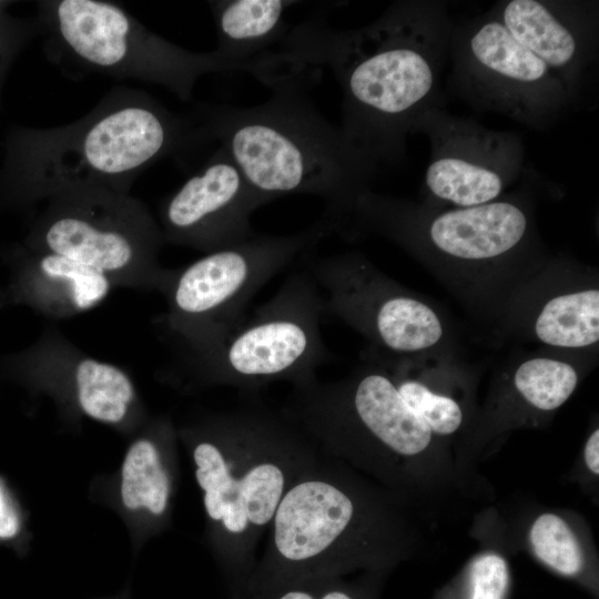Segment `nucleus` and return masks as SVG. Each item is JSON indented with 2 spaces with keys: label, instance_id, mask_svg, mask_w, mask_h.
Returning <instances> with one entry per match:
<instances>
[{
  "label": "nucleus",
  "instance_id": "6",
  "mask_svg": "<svg viewBox=\"0 0 599 599\" xmlns=\"http://www.w3.org/2000/svg\"><path fill=\"white\" fill-rule=\"evenodd\" d=\"M37 8L34 22L44 35V52L68 72L158 84L184 102L206 73L245 71L261 82L267 74L264 62H235L215 50L199 53L176 45L114 2L43 0Z\"/></svg>",
  "mask_w": 599,
  "mask_h": 599
},
{
  "label": "nucleus",
  "instance_id": "3",
  "mask_svg": "<svg viewBox=\"0 0 599 599\" xmlns=\"http://www.w3.org/2000/svg\"><path fill=\"white\" fill-rule=\"evenodd\" d=\"M321 456L281 409L256 402L219 415L199 434L195 478L232 599H243L284 495Z\"/></svg>",
  "mask_w": 599,
  "mask_h": 599
},
{
  "label": "nucleus",
  "instance_id": "24",
  "mask_svg": "<svg viewBox=\"0 0 599 599\" xmlns=\"http://www.w3.org/2000/svg\"><path fill=\"white\" fill-rule=\"evenodd\" d=\"M396 385L407 405L432 434L450 435L460 427L463 412L453 398L433 393L417 380L402 379Z\"/></svg>",
  "mask_w": 599,
  "mask_h": 599
},
{
  "label": "nucleus",
  "instance_id": "2",
  "mask_svg": "<svg viewBox=\"0 0 599 599\" xmlns=\"http://www.w3.org/2000/svg\"><path fill=\"white\" fill-rule=\"evenodd\" d=\"M202 125L143 91L118 87L84 116L55 128H12L0 189L21 199L100 187L125 194L158 161L206 140Z\"/></svg>",
  "mask_w": 599,
  "mask_h": 599
},
{
  "label": "nucleus",
  "instance_id": "15",
  "mask_svg": "<svg viewBox=\"0 0 599 599\" xmlns=\"http://www.w3.org/2000/svg\"><path fill=\"white\" fill-rule=\"evenodd\" d=\"M262 206L256 193L223 148L166 201L163 223L169 240L207 253L252 236V213Z\"/></svg>",
  "mask_w": 599,
  "mask_h": 599
},
{
  "label": "nucleus",
  "instance_id": "10",
  "mask_svg": "<svg viewBox=\"0 0 599 599\" xmlns=\"http://www.w3.org/2000/svg\"><path fill=\"white\" fill-rule=\"evenodd\" d=\"M352 217L407 246H428L466 262L495 260L516 251L530 229L527 207L517 200L498 199L435 213L370 190L358 195Z\"/></svg>",
  "mask_w": 599,
  "mask_h": 599
},
{
  "label": "nucleus",
  "instance_id": "9",
  "mask_svg": "<svg viewBox=\"0 0 599 599\" xmlns=\"http://www.w3.org/2000/svg\"><path fill=\"white\" fill-rule=\"evenodd\" d=\"M450 87L473 108L544 131L577 109L558 78L517 42L493 8L454 22Z\"/></svg>",
  "mask_w": 599,
  "mask_h": 599
},
{
  "label": "nucleus",
  "instance_id": "21",
  "mask_svg": "<svg viewBox=\"0 0 599 599\" xmlns=\"http://www.w3.org/2000/svg\"><path fill=\"white\" fill-rule=\"evenodd\" d=\"M529 539L536 557L555 572L580 578L585 559L580 546L567 522L556 514L546 512L534 521Z\"/></svg>",
  "mask_w": 599,
  "mask_h": 599
},
{
  "label": "nucleus",
  "instance_id": "12",
  "mask_svg": "<svg viewBox=\"0 0 599 599\" xmlns=\"http://www.w3.org/2000/svg\"><path fill=\"white\" fill-rule=\"evenodd\" d=\"M304 266L321 290L324 314L352 324L388 351L414 353L440 341L443 324L435 311L382 280L359 255L309 257Z\"/></svg>",
  "mask_w": 599,
  "mask_h": 599
},
{
  "label": "nucleus",
  "instance_id": "20",
  "mask_svg": "<svg viewBox=\"0 0 599 599\" xmlns=\"http://www.w3.org/2000/svg\"><path fill=\"white\" fill-rule=\"evenodd\" d=\"M514 384L521 397L540 410L560 407L575 392L578 374L569 363L537 357L521 363Z\"/></svg>",
  "mask_w": 599,
  "mask_h": 599
},
{
  "label": "nucleus",
  "instance_id": "7",
  "mask_svg": "<svg viewBox=\"0 0 599 599\" xmlns=\"http://www.w3.org/2000/svg\"><path fill=\"white\" fill-rule=\"evenodd\" d=\"M323 315L318 286L305 270L293 272L207 355L211 379L243 392L276 382L294 387L314 380L317 369L329 359L321 332Z\"/></svg>",
  "mask_w": 599,
  "mask_h": 599
},
{
  "label": "nucleus",
  "instance_id": "28",
  "mask_svg": "<svg viewBox=\"0 0 599 599\" xmlns=\"http://www.w3.org/2000/svg\"><path fill=\"white\" fill-rule=\"evenodd\" d=\"M585 461L590 471L599 474V430L596 429L589 436L585 445Z\"/></svg>",
  "mask_w": 599,
  "mask_h": 599
},
{
  "label": "nucleus",
  "instance_id": "22",
  "mask_svg": "<svg viewBox=\"0 0 599 599\" xmlns=\"http://www.w3.org/2000/svg\"><path fill=\"white\" fill-rule=\"evenodd\" d=\"M43 276L62 290L71 306L85 311L99 304L109 293L105 273L64 256L48 253L39 262Z\"/></svg>",
  "mask_w": 599,
  "mask_h": 599
},
{
  "label": "nucleus",
  "instance_id": "27",
  "mask_svg": "<svg viewBox=\"0 0 599 599\" xmlns=\"http://www.w3.org/2000/svg\"><path fill=\"white\" fill-rule=\"evenodd\" d=\"M19 529V520L13 509L6 501L0 487V538H11Z\"/></svg>",
  "mask_w": 599,
  "mask_h": 599
},
{
  "label": "nucleus",
  "instance_id": "14",
  "mask_svg": "<svg viewBox=\"0 0 599 599\" xmlns=\"http://www.w3.org/2000/svg\"><path fill=\"white\" fill-rule=\"evenodd\" d=\"M512 38L558 78L576 108L598 84L599 2L502 0L491 7Z\"/></svg>",
  "mask_w": 599,
  "mask_h": 599
},
{
  "label": "nucleus",
  "instance_id": "17",
  "mask_svg": "<svg viewBox=\"0 0 599 599\" xmlns=\"http://www.w3.org/2000/svg\"><path fill=\"white\" fill-rule=\"evenodd\" d=\"M535 333L545 344L580 348L599 339V291L582 290L549 300L538 314Z\"/></svg>",
  "mask_w": 599,
  "mask_h": 599
},
{
  "label": "nucleus",
  "instance_id": "16",
  "mask_svg": "<svg viewBox=\"0 0 599 599\" xmlns=\"http://www.w3.org/2000/svg\"><path fill=\"white\" fill-rule=\"evenodd\" d=\"M290 0L209 1L215 30L216 49L224 58L242 63H261L272 58L270 49L281 44L288 32Z\"/></svg>",
  "mask_w": 599,
  "mask_h": 599
},
{
  "label": "nucleus",
  "instance_id": "5",
  "mask_svg": "<svg viewBox=\"0 0 599 599\" xmlns=\"http://www.w3.org/2000/svg\"><path fill=\"white\" fill-rule=\"evenodd\" d=\"M387 514L342 460L322 453L281 500L243 599L291 580L383 567L394 554Z\"/></svg>",
  "mask_w": 599,
  "mask_h": 599
},
{
  "label": "nucleus",
  "instance_id": "23",
  "mask_svg": "<svg viewBox=\"0 0 599 599\" xmlns=\"http://www.w3.org/2000/svg\"><path fill=\"white\" fill-rule=\"evenodd\" d=\"M244 599H374V591L344 577H313L278 583Z\"/></svg>",
  "mask_w": 599,
  "mask_h": 599
},
{
  "label": "nucleus",
  "instance_id": "4",
  "mask_svg": "<svg viewBox=\"0 0 599 599\" xmlns=\"http://www.w3.org/2000/svg\"><path fill=\"white\" fill-rule=\"evenodd\" d=\"M307 75H282L270 87V98L255 106H202L200 120L262 205L290 194L315 195L326 202L324 216L337 230L378 171L315 109L305 92Z\"/></svg>",
  "mask_w": 599,
  "mask_h": 599
},
{
  "label": "nucleus",
  "instance_id": "19",
  "mask_svg": "<svg viewBox=\"0 0 599 599\" xmlns=\"http://www.w3.org/2000/svg\"><path fill=\"white\" fill-rule=\"evenodd\" d=\"M78 398L90 417L108 423L120 422L133 396L129 377L118 367L95 359L77 366Z\"/></svg>",
  "mask_w": 599,
  "mask_h": 599
},
{
  "label": "nucleus",
  "instance_id": "8",
  "mask_svg": "<svg viewBox=\"0 0 599 599\" xmlns=\"http://www.w3.org/2000/svg\"><path fill=\"white\" fill-rule=\"evenodd\" d=\"M335 231L324 215L287 235H254L189 265L173 286L172 307L179 326L211 354L244 322L253 296L321 240Z\"/></svg>",
  "mask_w": 599,
  "mask_h": 599
},
{
  "label": "nucleus",
  "instance_id": "25",
  "mask_svg": "<svg viewBox=\"0 0 599 599\" xmlns=\"http://www.w3.org/2000/svg\"><path fill=\"white\" fill-rule=\"evenodd\" d=\"M510 575L507 561L498 554L475 557L455 599H506Z\"/></svg>",
  "mask_w": 599,
  "mask_h": 599
},
{
  "label": "nucleus",
  "instance_id": "11",
  "mask_svg": "<svg viewBox=\"0 0 599 599\" xmlns=\"http://www.w3.org/2000/svg\"><path fill=\"white\" fill-rule=\"evenodd\" d=\"M413 133L429 141L424 190L432 204L469 207L496 201L525 172L519 134L491 130L440 105L426 109Z\"/></svg>",
  "mask_w": 599,
  "mask_h": 599
},
{
  "label": "nucleus",
  "instance_id": "29",
  "mask_svg": "<svg viewBox=\"0 0 599 599\" xmlns=\"http://www.w3.org/2000/svg\"><path fill=\"white\" fill-rule=\"evenodd\" d=\"M11 3V1L0 0V14L8 12L7 9Z\"/></svg>",
  "mask_w": 599,
  "mask_h": 599
},
{
  "label": "nucleus",
  "instance_id": "18",
  "mask_svg": "<svg viewBox=\"0 0 599 599\" xmlns=\"http://www.w3.org/2000/svg\"><path fill=\"white\" fill-rule=\"evenodd\" d=\"M121 496L129 509L145 508L156 517L165 514L171 496V477L160 450L151 440H139L126 453Z\"/></svg>",
  "mask_w": 599,
  "mask_h": 599
},
{
  "label": "nucleus",
  "instance_id": "13",
  "mask_svg": "<svg viewBox=\"0 0 599 599\" xmlns=\"http://www.w3.org/2000/svg\"><path fill=\"white\" fill-rule=\"evenodd\" d=\"M38 237L49 253L103 273L129 266L159 238L155 226L125 194L90 187L54 196Z\"/></svg>",
  "mask_w": 599,
  "mask_h": 599
},
{
  "label": "nucleus",
  "instance_id": "1",
  "mask_svg": "<svg viewBox=\"0 0 599 599\" xmlns=\"http://www.w3.org/2000/svg\"><path fill=\"white\" fill-rule=\"evenodd\" d=\"M454 21L443 0H399L348 30L311 18L276 52L296 70L326 67L343 94V135L378 172L399 164L418 116L440 105L439 81Z\"/></svg>",
  "mask_w": 599,
  "mask_h": 599
},
{
  "label": "nucleus",
  "instance_id": "26",
  "mask_svg": "<svg viewBox=\"0 0 599 599\" xmlns=\"http://www.w3.org/2000/svg\"><path fill=\"white\" fill-rule=\"evenodd\" d=\"M37 32L34 19L0 14V108L8 73L28 41Z\"/></svg>",
  "mask_w": 599,
  "mask_h": 599
}]
</instances>
